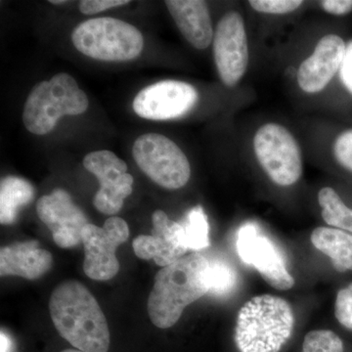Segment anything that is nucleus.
<instances>
[{"label": "nucleus", "mask_w": 352, "mask_h": 352, "mask_svg": "<svg viewBox=\"0 0 352 352\" xmlns=\"http://www.w3.org/2000/svg\"><path fill=\"white\" fill-rule=\"evenodd\" d=\"M51 319L57 332L83 352H108L110 330L94 296L78 281L57 286L50 296Z\"/></svg>", "instance_id": "obj_1"}, {"label": "nucleus", "mask_w": 352, "mask_h": 352, "mask_svg": "<svg viewBox=\"0 0 352 352\" xmlns=\"http://www.w3.org/2000/svg\"><path fill=\"white\" fill-rule=\"evenodd\" d=\"M210 293V259L193 252L157 273L147 309L152 323L168 329L189 305Z\"/></svg>", "instance_id": "obj_2"}, {"label": "nucleus", "mask_w": 352, "mask_h": 352, "mask_svg": "<svg viewBox=\"0 0 352 352\" xmlns=\"http://www.w3.org/2000/svg\"><path fill=\"white\" fill-rule=\"evenodd\" d=\"M289 303L271 295L254 296L241 307L235 328L240 352H279L293 333Z\"/></svg>", "instance_id": "obj_3"}, {"label": "nucleus", "mask_w": 352, "mask_h": 352, "mask_svg": "<svg viewBox=\"0 0 352 352\" xmlns=\"http://www.w3.org/2000/svg\"><path fill=\"white\" fill-rule=\"evenodd\" d=\"M89 101L73 76L57 74L38 83L25 100L23 122L28 131L44 135L54 129L64 116L82 115Z\"/></svg>", "instance_id": "obj_4"}, {"label": "nucleus", "mask_w": 352, "mask_h": 352, "mask_svg": "<svg viewBox=\"0 0 352 352\" xmlns=\"http://www.w3.org/2000/svg\"><path fill=\"white\" fill-rule=\"evenodd\" d=\"M72 41L85 56L106 62L131 61L144 46L138 28L110 17L85 21L74 30Z\"/></svg>", "instance_id": "obj_5"}, {"label": "nucleus", "mask_w": 352, "mask_h": 352, "mask_svg": "<svg viewBox=\"0 0 352 352\" xmlns=\"http://www.w3.org/2000/svg\"><path fill=\"white\" fill-rule=\"evenodd\" d=\"M134 161L150 179L166 189H179L188 183L191 166L179 146L166 136L147 133L132 147Z\"/></svg>", "instance_id": "obj_6"}, {"label": "nucleus", "mask_w": 352, "mask_h": 352, "mask_svg": "<svg viewBox=\"0 0 352 352\" xmlns=\"http://www.w3.org/2000/svg\"><path fill=\"white\" fill-rule=\"evenodd\" d=\"M254 150L261 168L279 186H291L302 175V155L295 136L286 127L268 122L254 138Z\"/></svg>", "instance_id": "obj_7"}, {"label": "nucleus", "mask_w": 352, "mask_h": 352, "mask_svg": "<svg viewBox=\"0 0 352 352\" xmlns=\"http://www.w3.org/2000/svg\"><path fill=\"white\" fill-rule=\"evenodd\" d=\"M129 237V226L119 217H109L103 227L87 224L82 235L83 271L87 276L96 281H107L115 277L120 271L116 251Z\"/></svg>", "instance_id": "obj_8"}, {"label": "nucleus", "mask_w": 352, "mask_h": 352, "mask_svg": "<svg viewBox=\"0 0 352 352\" xmlns=\"http://www.w3.org/2000/svg\"><path fill=\"white\" fill-rule=\"evenodd\" d=\"M237 252L243 263L256 268L273 288L281 291L293 288L295 279L289 274L281 250L256 224L247 223L241 227Z\"/></svg>", "instance_id": "obj_9"}, {"label": "nucleus", "mask_w": 352, "mask_h": 352, "mask_svg": "<svg viewBox=\"0 0 352 352\" xmlns=\"http://www.w3.org/2000/svg\"><path fill=\"white\" fill-rule=\"evenodd\" d=\"M212 46L220 80L226 87H234L242 80L249 65L247 32L240 13L230 11L219 20Z\"/></svg>", "instance_id": "obj_10"}, {"label": "nucleus", "mask_w": 352, "mask_h": 352, "mask_svg": "<svg viewBox=\"0 0 352 352\" xmlns=\"http://www.w3.org/2000/svg\"><path fill=\"white\" fill-rule=\"evenodd\" d=\"M83 166L96 176L100 184L94 198V207L102 214H117L132 193L133 177L127 173L126 162L115 153L102 150L87 154Z\"/></svg>", "instance_id": "obj_11"}, {"label": "nucleus", "mask_w": 352, "mask_h": 352, "mask_svg": "<svg viewBox=\"0 0 352 352\" xmlns=\"http://www.w3.org/2000/svg\"><path fill=\"white\" fill-rule=\"evenodd\" d=\"M198 99V91L193 85L180 80H162L136 95L133 110L143 119L175 120L190 112Z\"/></svg>", "instance_id": "obj_12"}, {"label": "nucleus", "mask_w": 352, "mask_h": 352, "mask_svg": "<svg viewBox=\"0 0 352 352\" xmlns=\"http://www.w3.org/2000/svg\"><path fill=\"white\" fill-rule=\"evenodd\" d=\"M36 212L60 248L71 249L82 243L83 228L89 222L68 192L55 189L50 195L41 197L36 203Z\"/></svg>", "instance_id": "obj_13"}, {"label": "nucleus", "mask_w": 352, "mask_h": 352, "mask_svg": "<svg viewBox=\"0 0 352 352\" xmlns=\"http://www.w3.org/2000/svg\"><path fill=\"white\" fill-rule=\"evenodd\" d=\"M152 235L138 236L132 243L138 258L154 259L163 268L183 258L188 250L180 222L173 221L164 210H157L152 215Z\"/></svg>", "instance_id": "obj_14"}, {"label": "nucleus", "mask_w": 352, "mask_h": 352, "mask_svg": "<svg viewBox=\"0 0 352 352\" xmlns=\"http://www.w3.org/2000/svg\"><path fill=\"white\" fill-rule=\"evenodd\" d=\"M346 50L344 39L337 34L323 36L315 46L314 53L298 69L296 78L300 89L308 94L325 89L340 71Z\"/></svg>", "instance_id": "obj_15"}, {"label": "nucleus", "mask_w": 352, "mask_h": 352, "mask_svg": "<svg viewBox=\"0 0 352 352\" xmlns=\"http://www.w3.org/2000/svg\"><path fill=\"white\" fill-rule=\"evenodd\" d=\"M52 254L39 247L36 240L15 242L0 251V275L28 280L43 277L52 267Z\"/></svg>", "instance_id": "obj_16"}, {"label": "nucleus", "mask_w": 352, "mask_h": 352, "mask_svg": "<svg viewBox=\"0 0 352 352\" xmlns=\"http://www.w3.org/2000/svg\"><path fill=\"white\" fill-rule=\"evenodd\" d=\"M164 3L182 36L193 47L203 50L210 45L214 32L207 2L168 0Z\"/></svg>", "instance_id": "obj_17"}, {"label": "nucleus", "mask_w": 352, "mask_h": 352, "mask_svg": "<svg viewBox=\"0 0 352 352\" xmlns=\"http://www.w3.org/2000/svg\"><path fill=\"white\" fill-rule=\"evenodd\" d=\"M312 245L332 261L338 272L352 271V234L330 227H318L311 233Z\"/></svg>", "instance_id": "obj_18"}, {"label": "nucleus", "mask_w": 352, "mask_h": 352, "mask_svg": "<svg viewBox=\"0 0 352 352\" xmlns=\"http://www.w3.org/2000/svg\"><path fill=\"white\" fill-rule=\"evenodd\" d=\"M36 189L31 183L17 176H7L0 184V222L13 224L21 208L32 203Z\"/></svg>", "instance_id": "obj_19"}, {"label": "nucleus", "mask_w": 352, "mask_h": 352, "mask_svg": "<svg viewBox=\"0 0 352 352\" xmlns=\"http://www.w3.org/2000/svg\"><path fill=\"white\" fill-rule=\"evenodd\" d=\"M322 217L328 226L352 234V210L346 207L339 194L331 187H324L318 193Z\"/></svg>", "instance_id": "obj_20"}, {"label": "nucleus", "mask_w": 352, "mask_h": 352, "mask_svg": "<svg viewBox=\"0 0 352 352\" xmlns=\"http://www.w3.org/2000/svg\"><path fill=\"white\" fill-rule=\"evenodd\" d=\"M185 245L188 251L199 252L210 247V226L201 206L191 208L180 221Z\"/></svg>", "instance_id": "obj_21"}, {"label": "nucleus", "mask_w": 352, "mask_h": 352, "mask_svg": "<svg viewBox=\"0 0 352 352\" xmlns=\"http://www.w3.org/2000/svg\"><path fill=\"white\" fill-rule=\"evenodd\" d=\"M237 283V274L230 264L222 261H210V295L223 296L232 292Z\"/></svg>", "instance_id": "obj_22"}, {"label": "nucleus", "mask_w": 352, "mask_h": 352, "mask_svg": "<svg viewBox=\"0 0 352 352\" xmlns=\"http://www.w3.org/2000/svg\"><path fill=\"white\" fill-rule=\"evenodd\" d=\"M302 352H344V344L333 331L314 330L305 336Z\"/></svg>", "instance_id": "obj_23"}, {"label": "nucleus", "mask_w": 352, "mask_h": 352, "mask_svg": "<svg viewBox=\"0 0 352 352\" xmlns=\"http://www.w3.org/2000/svg\"><path fill=\"white\" fill-rule=\"evenodd\" d=\"M250 6L258 13L270 15H285L298 10L302 6V0H250Z\"/></svg>", "instance_id": "obj_24"}, {"label": "nucleus", "mask_w": 352, "mask_h": 352, "mask_svg": "<svg viewBox=\"0 0 352 352\" xmlns=\"http://www.w3.org/2000/svg\"><path fill=\"white\" fill-rule=\"evenodd\" d=\"M335 316L340 325L352 331V283L338 292Z\"/></svg>", "instance_id": "obj_25"}, {"label": "nucleus", "mask_w": 352, "mask_h": 352, "mask_svg": "<svg viewBox=\"0 0 352 352\" xmlns=\"http://www.w3.org/2000/svg\"><path fill=\"white\" fill-rule=\"evenodd\" d=\"M333 153L338 163L352 173V129H347L338 136Z\"/></svg>", "instance_id": "obj_26"}, {"label": "nucleus", "mask_w": 352, "mask_h": 352, "mask_svg": "<svg viewBox=\"0 0 352 352\" xmlns=\"http://www.w3.org/2000/svg\"><path fill=\"white\" fill-rule=\"evenodd\" d=\"M129 0H83L80 2V10L85 15L103 12L108 9L129 4Z\"/></svg>", "instance_id": "obj_27"}, {"label": "nucleus", "mask_w": 352, "mask_h": 352, "mask_svg": "<svg viewBox=\"0 0 352 352\" xmlns=\"http://www.w3.org/2000/svg\"><path fill=\"white\" fill-rule=\"evenodd\" d=\"M339 74L342 85L352 95V41L346 45V53H344Z\"/></svg>", "instance_id": "obj_28"}, {"label": "nucleus", "mask_w": 352, "mask_h": 352, "mask_svg": "<svg viewBox=\"0 0 352 352\" xmlns=\"http://www.w3.org/2000/svg\"><path fill=\"white\" fill-rule=\"evenodd\" d=\"M322 8L335 16L346 15L352 11V0H323Z\"/></svg>", "instance_id": "obj_29"}, {"label": "nucleus", "mask_w": 352, "mask_h": 352, "mask_svg": "<svg viewBox=\"0 0 352 352\" xmlns=\"http://www.w3.org/2000/svg\"><path fill=\"white\" fill-rule=\"evenodd\" d=\"M51 4H54V6H59V4L67 3L66 0H50Z\"/></svg>", "instance_id": "obj_30"}, {"label": "nucleus", "mask_w": 352, "mask_h": 352, "mask_svg": "<svg viewBox=\"0 0 352 352\" xmlns=\"http://www.w3.org/2000/svg\"><path fill=\"white\" fill-rule=\"evenodd\" d=\"M61 352H83V351H78V349H64V351H62Z\"/></svg>", "instance_id": "obj_31"}]
</instances>
